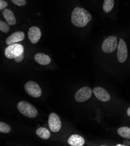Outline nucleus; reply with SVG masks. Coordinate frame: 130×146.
Listing matches in <instances>:
<instances>
[{"instance_id":"20","label":"nucleus","mask_w":130,"mask_h":146,"mask_svg":"<svg viewBox=\"0 0 130 146\" xmlns=\"http://www.w3.org/2000/svg\"><path fill=\"white\" fill-rule=\"evenodd\" d=\"M11 1L18 6H24L26 3V0H11Z\"/></svg>"},{"instance_id":"8","label":"nucleus","mask_w":130,"mask_h":146,"mask_svg":"<svg viewBox=\"0 0 130 146\" xmlns=\"http://www.w3.org/2000/svg\"><path fill=\"white\" fill-rule=\"evenodd\" d=\"M117 59L119 62H124L128 56V51L126 44L124 41L120 38L117 47Z\"/></svg>"},{"instance_id":"22","label":"nucleus","mask_w":130,"mask_h":146,"mask_svg":"<svg viewBox=\"0 0 130 146\" xmlns=\"http://www.w3.org/2000/svg\"><path fill=\"white\" fill-rule=\"evenodd\" d=\"M23 58H24V54H23H23H22L21 55H19L18 56L16 57L14 60H15V61L16 62L19 63V62H21L23 60Z\"/></svg>"},{"instance_id":"21","label":"nucleus","mask_w":130,"mask_h":146,"mask_svg":"<svg viewBox=\"0 0 130 146\" xmlns=\"http://www.w3.org/2000/svg\"><path fill=\"white\" fill-rule=\"evenodd\" d=\"M8 5L7 2L4 0H0V10H3L5 9Z\"/></svg>"},{"instance_id":"7","label":"nucleus","mask_w":130,"mask_h":146,"mask_svg":"<svg viewBox=\"0 0 130 146\" xmlns=\"http://www.w3.org/2000/svg\"><path fill=\"white\" fill-rule=\"evenodd\" d=\"M49 126L50 130L53 132H57L61 129V122L59 116L55 113H51L49 117Z\"/></svg>"},{"instance_id":"23","label":"nucleus","mask_w":130,"mask_h":146,"mask_svg":"<svg viewBox=\"0 0 130 146\" xmlns=\"http://www.w3.org/2000/svg\"><path fill=\"white\" fill-rule=\"evenodd\" d=\"M123 144L124 145H130V141L128 140H125L123 142Z\"/></svg>"},{"instance_id":"13","label":"nucleus","mask_w":130,"mask_h":146,"mask_svg":"<svg viewBox=\"0 0 130 146\" xmlns=\"http://www.w3.org/2000/svg\"><path fill=\"white\" fill-rule=\"evenodd\" d=\"M68 143L72 146H83L85 144V140L78 135H73L69 137Z\"/></svg>"},{"instance_id":"14","label":"nucleus","mask_w":130,"mask_h":146,"mask_svg":"<svg viewBox=\"0 0 130 146\" xmlns=\"http://www.w3.org/2000/svg\"><path fill=\"white\" fill-rule=\"evenodd\" d=\"M3 16L6 20L7 22L11 26H14L16 23L17 21L13 13L9 9H5L3 11Z\"/></svg>"},{"instance_id":"18","label":"nucleus","mask_w":130,"mask_h":146,"mask_svg":"<svg viewBox=\"0 0 130 146\" xmlns=\"http://www.w3.org/2000/svg\"><path fill=\"white\" fill-rule=\"evenodd\" d=\"M11 132L10 126L3 122H0V132L3 133H8Z\"/></svg>"},{"instance_id":"10","label":"nucleus","mask_w":130,"mask_h":146,"mask_svg":"<svg viewBox=\"0 0 130 146\" xmlns=\"http://www.w3.org/2000/svg\"><path fill=\"white\" fill-rule=\"evenodd\" d=\"M41 33L40 29L36 26H32L28 31V37L32 44L37 43L40 40Z\"/></svg>"},{"instance_id":"16","label":"nucleus","mask_w":130,"mask_h":146,"mask_svg":"<svg viewBox=\"0 0 130 146\" xmlns=\"http://www.w3.org/2000/svg\"><path fill=\"white\" fill-rule=\"evenodd\" d=\"M117 133L121 137L125 139H130V127L127 126L121 127L118 129Z\"/></svg>"},{"instance_id":"6","label":"nucleus","mask_w":130,"mask_h":146,"mask_svg":"<svg viewBox=\"0 0 130 146\" xmlns=\"http://www.w3.org/2000/svg\"><path fill=\"white\" fill-rule=\"evenodd\" d=\"M92 90L89 87H83L75 94V99L78 103H83L89 100L92 94Z\"/></svg>"},{"instance_id":"5","label":"nucleus","mask_w":130,"mask_h":146,"mask_svg":"<svg viewBox=\"0 0 130 146\" xmlns=\"http://www.w3.org/2000/svg\"><path fill=\"white\" fill-rule=\"evenodd\" d=\"M118 42L117 38L114 36H109L103 41L102 49L106 53H111L114 52L118 47Z\"/></svg>"},{"instance_id":"9","label":"nucleus","mask_w":130,"mask_h":146,"mask_svg":"<svg viewBox=\"0 0 130 146\" xmlns=\"http://www.w3.org/2000/svg\"><path fill=\"white\" fill-rule=\"evenodd\" d=\"M92 91L95 97L99 100L103 102H108L110 100L111 98L109 93L102 87H96Z\"/></svg>"},{"instance_id":"3","label":"nucleus","mask_w":130,"mask_h":146,"mask_svg":"<svg viewBox=\"0 0 130 146\" xmlns=\"http://www.w3.org/2000/svg\"><path fill=\"white\" fill-rule=\"evenodd\" d=\"M24 48L19 43L12 44L8 46L5 50V55L8 59H15L19 55L23 53Z\"/></svg>"},{"instance_id":"12","label":"nucleus","mask_w":130,"mask_h":146,"mask_svg":"<svg viewBox=\"0 0 130 146\" xmlns=\"http://www.w3.org/2000/svg\"><path fill=\"white\" fill-rule=\"evenodd\" d=\"M35 60L41 65H47L51 62L50 57L49 55L40 52L35 55Z\"/></svg>"},{"instance_id":"15","label":"nucleus","mask_w":130,"mask_h":146,"mask_svg":"<svg viewBox=\"0 0 130 146\" xmlns=\"http://www.w3.org/2000/svg\"><path fill=\"white\" fill-rule=\"evenodd\" d=\"M36 133L40 138L44 140L49 139L51 136L50 131L47 128L43 127L38 128L36 131Z\"/></svg>"},{"instance_id":"2","label":"nucleus","mask_w":130,"mask_h":146,"mask_svg":"<svg viewBox=\"0 0 130 146\" xmlns=\"http://www.w3.org/2000/svg\"><path fill=\"white\" fill-rule=\"evenodd\" d=\"M17 108L21 113L27 118H34L38 115L36 108L27 101H22L19 102L18 103Z\"/></svg>"},{"instance_id":"25","label":"nucleus","mask_w":130,"mask_h":146,"mask_svg":"<svg viewBox=\"0 0 130 146\" xmlns=\"http://www.w3.org/2000/svg\"><path fill=\"white\" fill-rule=\"evenodd\" d=\"M116 146H125L124 144H117Z\"/></svg>"},{"instance_id":"17","label":"nucleus","mask_w":130,"mask_h":146,"mask_svg":"<svg viewBox=\"0 0 130 146\" xmlns=\"http://www.w3.org/2000/svg\"><path fill=\"white\" fill-rule=\"evenodd\" d=\"M114 4V0H105L103 9L106 13L110 12L113 8Z\"/></svg>"},{"instance_id":"19","label":"nucleus","mask_w":130,"mask_h":146,"mask_svg":"<svg viewBox=\"0 0 130 146\" xmlns=\"http://www.w3.org/2000/svg\"><path fill=\"white\" fill-rule=\"evenodd\" d=\"M10 30L9 25L3 21H0V31L4 33H8Z\"/></svg>"},{"instance_id":"1","label":"nucleus","mask_w":130,"mask_h":146,"mask_svg":"<svg viewBox=\"0 0 130 146\" xmlns=\"http://www.w3.org/2000/svg\"><path fill=\"white\" fill-rule=\"evenodd\" d=\"M91 19V14L82 8L76 7L71 14V22L77 27H85Z\"/></svg>"},{"instance_id":"24","label":"nucleus","mask_w":130,"mask_h":146,"mask_svg":"<svg viewBox=\"0 0 130 146\" xmlns=\"http://www.w3.org/2000/svg\"><path fill=\"white\" fill-rule=\"evenodd\" d=\"M127 115H128L129 116H130V107H129L128 109L127 110Z\"/></svg>"},{"instance_id":"4","label":"nucleus","mask_w":130,"mask_h":146,"mask_svg":"<svg viewBox=\"0 0 130 146\" xmlns=\"http://www.w3.org/2000/svg\"><path fill=\"white\" fill-rule=\"evenodd\" d=\"M26 93L30 96L35 98L40 97L42 92L37 83L33 81H28L24 86Z\"/></svg>"},{"instance_id":"11","label":"nucleus","mask_w":130,"mask_h":146,"mask_svg":"<svg viewBox=\"0 0 130 146\" xmlns=\"http://www.w3.org/2000/svg\"><path fill=\"white\" fill-rule=\"evenodd\" d=\"M25 38V34L22 32H16L12 33L6 39V44L9 46L12 44H15L22 41Z\"/></svg>"}]
</instances>
